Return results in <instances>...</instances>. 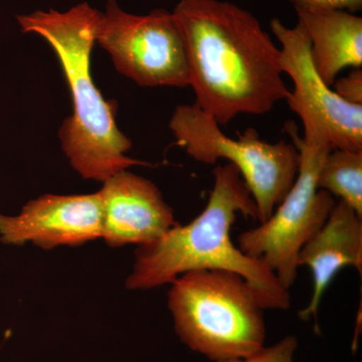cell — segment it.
<instances>
[{"instance_id": "1", "label": "cell", "mask_w": 362, "mask_h": 362, "mask_svg": "<svg viewBox=\"0 0 362 362\" xmlns=\"http://www.w3.org/2000/svg\"><path fill=\"white\" fill-rule=\"evenodd\" d=\"M173 13L194 104L220 125L240 114L264 115L289 97L280 49L254 14L223 0H180Z\"/></svg>"}, {"instance_id": "2", "label": "cell", "mask_w": 362, "mask_h": 362, "mask_svg": "<svg viewBox=\"0 0 362 362\" xmlns=\"http://www.w3.org/2000/svg\"><path fill=\"white\" fill-rule=\"evenodd\" d=\"M214 187L204 211L187 225H175L159 239L138 246L133 270L126 280L129 290H150L171 284L187 272L225 270L246 279L264 310H287L289 290L259 259L233 244L230 233L239 214L258 221L251 192L230 163L216 165Z\"/></svg>"}, {"instance_id": "3", "label": "cell", "mask_w": 362, "mask_h": 362, "mask_svg": "<svg viewBox=\"0 0 362 362\" xmlns=\"http://www.w3.org/2000/svg\"><path fill=\"white\" fill-rule=\"evenodd\" d=\"M100 13L83 2L65 13L37 11L16 18L23 33L39 35L49 45L65 75L73 114L62 124L59 138L71 168L86 180L103 182L131 166L148 163L126 156L132 142L117 125V103L105 99L92 77Z\"/></svg>"}, {"instance_id": "4", "label": "cell", "mask_w": 362, "mask_h": 362, "mask_svg": "<svg viewBox=\"0 0 362 362\" xmlns=\"http://www.w3.org/2000/svg\"><path fill=\"white\" fill-rule=\"evenodd\" d=\"M168 307L181 342L209 361H242L265 346L264 309L235 272L182 274L171 283Z\"/></svg>"}, {"instance_id": "5", "label": "cell", "mask_w": 362, "mask_h": 362, "mask_svg": "<svg viewBox=\"0 0 362 362\" xmlns=\"http://www.w3.org/2000/svg\"><path fill=\"white\" fill-rule=\"evenodd\" d=\"M169 128L175 144L195 161L214 164L223 159L239 170L258 209L259 223L270 218L296 180L300 156L293 143L267 142L252 128L230 137L195 104L176 107Z\"/></svg>"}, {"instance_id": "6", "label": "cell", "mask_w": 362, "mask_h": 362, "mask_svg": "<svg viewBox=\"0 0 362 362\" xmlns=\"http://www.w3.org/2000/svg\"><path fill=\"white\" fill-rule=\"evenodd\" d=\"M285 131L299 151L296 180L268 220L240 233L238 247L265 264L283 287L290 290L297 279L300 250L322 228L337 202L317 187L319 170L333 149L329 143L300 137L294 122L286 123Z\"/></svg>"}, {"instance_id": "7", "label": "cell", "mask_w": 362, "mask_h": 362, "mask_svg": "<svg viewBox=\"0 0 362 362\" xmlns=\"http://www.w3.org/2000/svg\"><path fill=\"white\" fill-rule=\"evenodd\" d=\"M96 42L119 73L141 87H189L185 42L173 13L137 16L108 0L100 13Z\"/></svg>"}, {"instance_id": "8", "label": "cell", "mask_w": 362, "mask_h": 362, "mask_svg": "<svg viewBox=\"0 0 362 362\" xmlns=\"http://www.w3.org/2000/svg\"><path fill=\"white\" fill-rule=\"evenodd\" d=\"M270 26L280 42L283 73L294 85L286 101L303 122L304 137L324 140L333 149L362 151V105L344 101L319 77L308 35L299 21L289 28L273 18Z\"/></svg>"}, {"instance_id": "9", "label": "cell", "mask_w": 362, "mask_h": 362, "mask_svg": "<svg viewBox=\"0 0 362 362\" xmlns=\"http://www.w3.org/2000/svg\"><path fill=\"white\" fill-rule=\"evenodd\" d=\"M103 206L99 192L45 194L28 202L18 216L0 214V242L33 243L45 250L78 246L102 238Z\"/></svg>"}, {"instance_id": "10", "label": "cell", "mask_w": 362, "mask_h": 362, "mask_svg": "<svg viewBox=\"0 0 362 362\" xmlns=\"http://www.w3.org/2000/svg\"><path fill=\"white\" fill-rule=\"evenodd\" d=\"M102 239L111 247L149 244L176 223L173 209L159 188L127 169L103 181Z\"/></svg>"}, {"instance_id": "11", "label": "cell", "mask_w": 362, "mask_h": 362, "mask_svg": "<svg viewBox=\"0 0 362 362\" xmlns=\"http://www.w3.org/2000/svg\"><path fill=\"white\" fill-rule=\"evenodd\" d=\"M298 266L309 268L313 277V294L299 316L316 319L324 293L338 272L352 267L362 273L361 216L345 202H337L322 228L300 250Z\"/></svg>"}, {"instance_id": "12", "label": "cell", "mask_w": 362, "mask_h": 362, "mask_svg": "<svg viewBox=\"0 0 362 362\" xmlns=\"http://www.w3.org/2000/svg\"><path fill=\"white\" fill-rule=\"evenodd\" d=\"M294 7L310 42L312 64L326 85L332 87L344 69L361 68V16L337 9Z\"/></svg>"}, {"instance_id": "13", "label": "cell", "mask_w": 362, "mask_h": 362, "mask_svg": "<svg viewBox=\"0 0 362 362\" xmlns=\"http://www.w3.org/2000/svg\"><path fill=\"white\" fill-rule=\"evenodd\" d=\"M317 187L339 197L362 218V151L331 150L319 170Z\"/></svg>"}, {"instance_id": "14", "label": "cell", "mask_w": 362, "mask_h": 362, "mask_svg": "<svg viewBox=\"0 0 362 362\" xmlns=\"http://www.w3.org/2000/svg\"><path fill=\"white\" fill-rule=\"evenodd\" d=\"M297 347L296 337H286L276 344L264 346L247 358L233 362H295L294 356Z\"/></svg>"}, {"instance_id": "15", "label": "cell", "mask_w": 362, "mask_h": 362, "mask_svg": "<svg viewBox=\"0 0 362 362\" xmlns=\"http://www.w3.org/2000/svg\"><path fill=\"white\" fill-rule=\"evenodd\" d=\"M334 92L350 104L362 105V71L354 69L349 75L335 80Z\"/></svg>"}, {"instance_id": "16", "label": "cell", "mask_w": 362, "mask_h": 362, "mask_svg": "<svg viewBox=\"0 0 362 362\" xmlns=\"http://www.w3.org/2000/svg\"><path fill=\"white\" fill-rule=\"evenodd\" d=\"M294 6L313 8L337 9L356 13L362 8V0H291Z\"/></svg>"}]
</instances>
